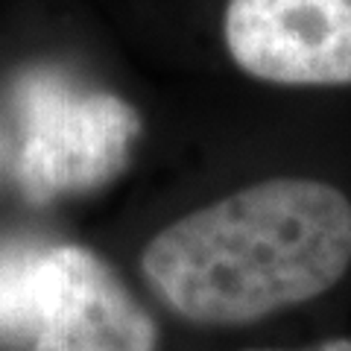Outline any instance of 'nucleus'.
<instances>
[{"instance_id": "1", "label": "nucleus", "mask_w": 351, "mask_h": 351, "mask_svg": "<svg viewBox=\"0 0 351 351\" xmlns=\"http://www.w3.org/2000/svg\"><path fill=\"white\" fill-rule=\"evenodd\" d=\"M351 267V199L311 176H269L196 205L138 255L176 319L240 328L334 290Z\"/></svg>"}, {"instance_id": "2", "label": "nucleus", "mask_w": 351, "mask_h": 351, "mask_svg": "<svg viewBox=\"0 0 351 351\" xmlns=\"http://www.w3.org/2000/svg\"><path fill=\"white\" fill-rule=\"evenodd\" d=\"M219 41L255 82L351 85V0H226Z\"/></svg>"}, {"instance_id": "3", "label": "nucleus", "mask_w": 351, "mask_h": 351, "mask_svg": "<svg viewBox=\"0 0 351 351\" xmlns=\"http://www.w3.org/2000/svg\"><path fill=\"white\" fill-rule=\"evenodd\" d=\"M29 351H158V322L103 255L47 246V304Z\"/></svg>"}, {"instance_id": "4", "label": "nucleus", "mask_w": 351, "mask_h": 351, "mask_svg": "<svg viewBox=\"0 0 351 351\" xmlns=\"http://www.w3.org/2000/svg\"><path fill=\"white\" fill-rule=\"evenodd\" d=\"M135 106L108 91H62L32 120L21 179L38 196L88 191L114 179L141 138Z\"/></svg>"}, {"instance_id": "5", "label": "nucleus", "mask_w": 351, "mask_h": 351, "mask_svg": "<svg viewBox=\"0 0 351 351\" xmlns=\"http://www.w3.org/2000/svg\"><path fill=\"white\" fill-rule=\"evenodd\" d=\"M47 304V246L0 252V337H29Z\"/></svg>"}, {"instance_id": "6", "label": "nucleus", "mask_w": 351, "mask_h": 351, "mask_svg": "<svg viewBox=\"0 0 351 351\" xmlns=\"http://www.w3.org/2000/svg\"><path fill=\"white\" fill-rule=\"evenodd\" d=\"M243 351H351V337H331L307 348H243Z\"/></svg>"}]
</instances>
